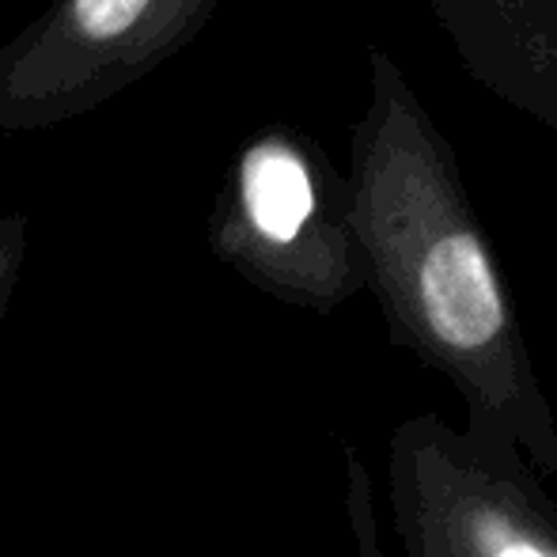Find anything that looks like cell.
<instances>
[{
	"instance_id": "7a4b0ae2",
	"label": "cell",
	"mask_w": 557,
	"mask_h": 557,
	"mask_svg": "<svg viewBox=\"0 0 557 557\" xmlns=\"http://www.w3.org/2000/svg\"><path fill=\"white\" fill-rule=\"evenodd\" d=\"M209 247L273 300L331 315L364 288L349 224V178L296 129L239 148L209 216Z\"/></svg>"
},
{
	"instance_id": "5b68a950",
	"label": "cell",
	"mask_w": 557,
	"mask_h": 557,
	"mask_svg": "<svg viewBox=\"0 0 557 557\" xmlns=\"http://www.w3.org/2000/svg\"><path fill=\"white\" fill-rule=\"evenodd\" d=\"M470 76L557 129V0H429Z\"/></svg>"
},
{
	"instance_id": "277c9868",
	"label": "cell",
	"mask_w": 557,
	"mask_h": 557,
	"mask_svg": "<svg viewBox=\"0 0 557 557\" xmlns=\"http://www.w3.org/2000/svg\"><path fill=\"white\" fill-rule=\"evenodd\" d=\"M221 0H50L0 46V133L50 129L111 103L183 53Z\"/></svg>"
},
{
	"instance_id": "6da1fadb",
	"label": "cell",
	"mask_w": 557,
	"mask_h": 557,
	"mask_svg": "<svg viewBox=\"0 0 557 557\" xmlns=\"http://www.w3.org/2000/svg\"><path fill=\"white\" fill-rule=\"evenodd\" d=\"M349 224L391 342L444 375L467 433L557 474V418L447 140L395 61L372 50V103L352 129Z\"/></svg>"
},
{
	"instance_id": "8992f818",
	"label": "cell",
	"mask_w": 557,
	"mask_h": 557,
	"mask_svg": "<svg viewBox=\"0 0 557 557\" xmlns=\"http://www.w3.org/2000/svg\"><path fill=\"white\" fill-rule=\"evenodd\" d=\"M345 512H349L352 557H387L372 474H368L364 455L352 444H345Z\"/></svg>"
},
{
	"instance_id": "52a82bcc",
	"label": "cell",
	"mask_w": 557,
	"mask_h": 557,
	"mask_svg": "<svg viewBox=\"0 0 557 557\" xmlns=\"http://www.w3.org/2000/svg\"><path fill=\"white\" fill-rule=\"evenodd\" d=\"M23 258H27V213H4L0 216V323L20 285Z\"/></svg>"
},
{
	"instance_id": "3957f363",
	"label": "cell",
	"mask_w": 557,
	"mask_h": 557,
	"mask_svg": "<svg viewBox=\"0 0 557 557\" xmlns=\"http://www.w3.org/2000/svg\"><path fill=\"white\" fill-rule=\"evenodd\" d=\"M383 474L398 557H557V505L516 447L413 413Z\"/></svg>"
}]
</instances>
